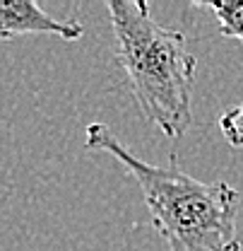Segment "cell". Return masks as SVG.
I'll return each mask as SVG.
<instances>
[{
    "label": "cell",
    "instance_id": "obj_1",
    "mask_svg": "<svg viewBox=\"0 0 243 251\" xmlns=\"http://www.w3.org/2000/svg\"><path fill=\"white\" fill-rule=\"evenodd\" d=\"M87 148L109 152L137 181L152 225L169 251H241L236 234L239 191L226 181H200L176 167L150 164L128 150L106 124L87 126Z\"/></svg>",
    "mask_w": 243,
    "mask_h": 251
},
{
    "label": "cell",
    "instance_id": "obj_4",
    "mask_svg": "<svg viewBox=\"0 0 243 251\" xmlns=\"http://www.w3.org/2000/svg\"><path fill=\"white\" fill-rule=\"evenodd\" d=\"M198 7L212 10L221 36L243 41V0H221V2H198Z\"/></svg>",
    "mask_w": 243,
    "mask_h": 251
},
{
    "label": "cell",
    "instance_id": "obj_3",
    "mask_svg": "<svg viewBox=\"0 0 243 251\" xmlns=\"http://www.w3.org/2000/svg\"><path fill=\"white\" fill-rule=\"evenodd\" d=\"M22 34H56L65 41H77L85 29L75 20H56L34 0H0V41Z\"/></svg>",
    "mask_w": 243,
    "mask_h": 251
},
{
    "label": "cell",
    "instance_id": "obj_5",
    "mask_svg": "<svg viewBox=\"0 0 243 251\" xmlns=\"http://www.w3.org/2000/svg\"><path fill=\"white\" fill-rule=\"evenodd\" d=\"M219 130L224 133L229 145L243 148V101L219 116Z\"/></svg>",
    "mask_w": 243,
    "mask_h": 251
},
{
    "label": "cell",
    "instance_id": "obj_2",
    "mask_svg": "<svg viewBox=\"0 0 243 251\" xmlns=\"http://www.w3.org/2000/svg\"><path fill=\"white\" fill-rule=\"evenodd\" d=\"M116 58L147 121L164 135L181 138L193 124L198 61L181 31L156 25L142 0H109Z\"/></svg>",
    "mask_w": 243,
    "mask_h": 251
}]
</instances>
